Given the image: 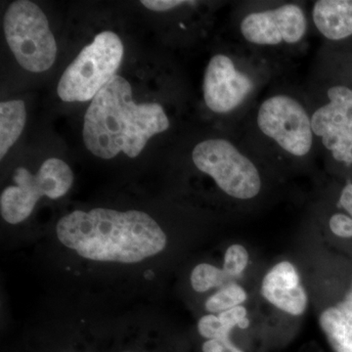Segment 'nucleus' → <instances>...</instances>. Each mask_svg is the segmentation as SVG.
<instances>
[{"instance_id": "1a4fd4ad", "label": "nucleus", "mask_w": 352, "mask_h": 352, "mask_svg": "<svg viewBox=\"0 0 352 352\" xmlns=\"http://www.w3.org/2000/svg\"><path fill=\"white\" fill-rule=\"evenodd\" d=\"M307 30L305 11L293 3L248 14L240 24L241 34L248 43L263 46L298 43Z\"/></svg>"}, {"instance_id": "f257e3e1", "label": "nucleus", "mask_w": 352, "mask_h": 352, "mask_svg": "<svg viewBox=\"0 0 352 352\" xmlns=\"http://www.w3.org/2000/svg\"><path fill=\"white\" fill-rule=\"evenodd\" d=\"M56 235L69 251L96 263H142L161 254L168 244L156 220L136 210H74L59 219Z\"/></svg>"}, {"instance_id": "aec40b11", "label": "nucleus", "mask_w": 352, "mask_h": 352, "mask_svg": "<svg viewBox=\"0 0 352 352\" xmlns=\"http://www.w3.org/2000/svg\"><path fill=\"white\" fill-rule=\"evenodd\" d=\"M331 231L340 238H352V217L344 214H336L329 221Z\"/></svg>"}, {"instance_id": "2eb2a0df", "label": "nucleus", "mask_w": 352, "mask_h": 352, "mask_svg": "<svg viewBox=\"0 0 352 352\" xmlns=\"http://www.w3.org/2000/svg\"><path fill=\"white\" fill-rule=\"evenodd\" d=\"M190 282L194 291L203 294L212 289L222 288L230 284L231 280L222 268L210 263H200L192 270Z\"/></svg>"}, {"instance_id": "a211bd4d", "label": "nucleus", "mask_w": 352, "mask_h": 352, "mask_svg": "<svg viewBox=\"0 0 352 352\" xmlns=\"http://www.w3.org/2000/svg\"><path fill=\"white\" fill-rule=\"evenodd\" d=\"M198 332L207 340H219L230 338V332L226 330L217 315H204L198 322Z\"/></svg>"}, {"instance_id": "4be33fe9", "label": "nucleus", "mask_w": 352, "mask_h": 352, "mask_svg": "<svg viewBox=\"0 0 352 352\" xmlns=\"http://www.w3.org/2000/svg\"><path fill=\"white\" fill-rule=\"evenodd\" d=\"M203 352H244L231 342L230 338L207 340L201 346Z\"/></svg>"}, {"instance_id": "9d476101", "label": "nucleus", "mask_w": 352, "mask_h": 352, "mask_svg": "<svg viewBox=\"0 0 352 352\" xmlns=\"http://www.w3.org/2000/svg\"><path fill=\"white\" fill-rule=\"evenodd\" d=\"M254 88L252 78L239 71L230 57L217 54L208 62L204 78V99L212 112H232L247 100Z\"/></svg>"}, {"instance_id": "5701e85b", "label": "nucleus", "mask_w": 352, "mask_h": 352, "mask_svg": "<svg viewBox=\"0 0 352 352\" xmlns=\"http://www.w3.org/2000/svg\"><path fill=\"white\" fill-rule=\"evenodd\" d=\"M340 207L344 208L349 212V217H352V183L344 186L340 197Z\"/></svg>"}, {"instance_id": "dca6fc26", "label": "nucleus", "mask_w": 352, "mask_h": 352, "mask_svg": "<svg viewBox=\"0 0 352 352\" xmlns=\"http://www.w3.org/2000/svg\"><path fill=\"white\" fill-rule=\"evenodd\" d=\"M247 293L240 285L230 283L210 296L205 303V307L210 314H219L231 308L239 307L247 300Z\"/></svg>"}, {"instance_id": "39448f33", "label": "nucleus", "mask_w": 352, "mask_h": 352, "mask_svg": "<svg viewBox=\"0 0 352 352\" xmlns=\"http://www.w3.org/2000/svg\"><path fill=\"white\" fill-rule=\"evenodd\" d=\"M14 185L0 195V212L9 224H19L29 219L43 197L57 200L73 186L74 173L69 164L57 157L46 160L36 175L18 168L13 175Z\"/></svg>"}, {"instance_id": "6ab92c4d", "label": "nucleus", "mask_w": 352, "mask_h": 352, "mask_svg": "<svg viewBox=\"0 0 352 352\" xmlns=\"http://www.w3.org/2000/svg\"><path fill=\"white\" fill-rule=\"evenodd\" d=\"M247 308L239 305L226 311L220 312L217 316L219 317L220 321L222 322L226 330L231 333L235 327L241 329L249 327L250 321L247 318Z\"/></svg>"}, {"instance_id": "f8f14e48", "label": "nucleus", "mask_w": 352, "mask_h": 352, "mask_svg": "<svg viewBox=\"0 0 352 352\" xmlns=\"http://www.w3.org/2000/svg\"><path fill=\"white\" fill-rule=\"evenodd\" d=\"M312 18L317 30L330 41L352 36V0H319Z\"/></svg>"}, {"instance_id": "4468645a", "label": "nucleus", "mask_w": 352, "mask_h": 352, "mask_svg": "<svg viewBox=\"0 0 352 352\" xmlns=\"http://www.w3.org/2000/svg\"><path fill=\"white\" fill-rule=\"evenodd\" d=\"M27 122L24 101L10 100L0 104V159H3L20 138Z\"/></svg>"}, {"instance_id": "0eeeda50", "label": "nucleus", "mask_w": 352, "mask_h": 352, "mask_svg": "<svg viewBox=\"0 0 352 352\" xmlns=\"http://www.w3.org/2000/svg\"><path fill=\"white\" fill-rule=\"evenodd\" d=\"M258 129L292 156H307L314 145L311 118L296 99L274 95L264 100L256 117Z\"/></svg>"}, {"instance_id": "412c9836", "label": "nucleus", "mask_w": 352, "mask_h": 352, "mask_svg": "<svg viewBox=\"0 0 352 352\" xmlns=\"http://www.w3.org/2000/svg\"><path fill=\"white\" fill-rule=\"evenodd\" d=\"M141 3L156 12L171 10L176 7L186 6V4H195V1H184V0H143Z\"/></svg>"}, {"instance_id": "f3484780", "label": "nucleus", "mask_w": 352, "mask_h": 352, "mask_svg": "<svg viewBox=\"0 0 352 352\" xmlns=\"http://www.w3.org/2000/svg\"><path fill=\"white\" fill-rule=\"evenodd\" d=\"M249 252L244 245L235 244L230 245L224 254L223 267L229 279L234 280L243 274L249 264Z\"/></svg>"}, {"instance_id": "f03ea898", "label": "nucleus", "mask_w": 352, "mask_h": 352, "mask_svg": "<svg viewBox=\"0 0 352 352\" xmlns=\"http://www.w3.org/2000/svg\"><path fill=\"white\" fill-rule=\"evenodd\" d=\"M170 120L160 104H136L131 83L116 75L97 94L83 120L82 138L94 156L110 160L124 153L139 156L149 139L168 131Z\"/></svg>"}, {"instance_id": "6e6552de", "label": "nucleus", "mask_w": 352, "mask_h": 352, "mask_svg": "<svg viewBox=\"0 0 352 352\" xmlns=\"http://www.w3.org/2000/svg\"><path fill=\"white\" fill-rule=\"evenodd\" d=\"M329 102L311 117L312 131L339 163L352 164V89L344 85L329 88Z\"/></svg>"}, {"instance_id": "423d86ee", "label": "nucleus", "mask_w": 352, "mask_h": 352, "mask_svg": "<svg viewBox=\"0 0 352 352\" xmlns=\"http://www.w3.org/2000/svg\"><path fill=\"white\" fill-rule=\"evenodd\" d=\"M192 160L199 170L232 198L251 200L261 192L263 182L256 164L226 139L201 141L194 148Z\"/></svg>"}, {"instance_id": "7ed1b4c3", "label": "nucleus", "mask_w": 352, "mask_h": 352, "mask_svg": "<svg viewBox=\"0 0 352 352\" xmlns=\"http://www.w3.org/2000/svg\"><path fill=\"white\" fill-rule=\"evenodd\" d=\"M124 57L118 34L103 32L95 36L65 69L57 92L64 102L92 100L116 76Z\"/></svg>"}, {"instance_id": "ddd939ff", "label": "nucleus", "mask_w": 352, "mask_h": 352, "mask_svg": "<svg viewBox=\"0 0 352 352\" xmlns=\"http://www.w3.org/2000/svg\"><path fill=\"white\" fill-rule=\"evenodd\" d=\"M319 324L335 352H352V285L342 302L324 310Z\"/></svg>"}, {"instance_id": "20e7f679", "label": "nucleus", "mask_w": 352, "mask_h": 352, "mask_svg": "<svg viewBox=\"0 0 352 352\" xmlns=\"http://www.w3.org/2000/svg\"><path fill=\"white\" fill-rule=\"evenodd\" d=\"M4 34L20 66L43 73L55 63L57 43L43 11L29 0L14 1L4 16Z\"/></svg>"}, {"instance_id": "9b49d317", "label": "nucleus", "mask_w": 352, "mask_h": 352, "mask_svg": "<svg viewBox=\"0 0 352 352\" xmlns=\"http://www.w3.org/2000/svg\"><path fill=\"white\" fill-rule=\"evenodd\" d=\"M261 294L271 305L293 316L302 315L307 307V292L298 270L289 261L277 263L266 273Z\"/></svg>"}, {"instance_id": "b1692460", "label": "nucleus", "mask_w": 352, "mask_h": 352, "mask_svg": "<svg viewBox=\"0 0 352 352\" xmlns=\"http://www.w3.org/2000/svg\"><path fill=\"white\" fill-rule=\"evenodd\" d=\"M124 352H131V351H124Z\"/></svg>"}]
</instances>
